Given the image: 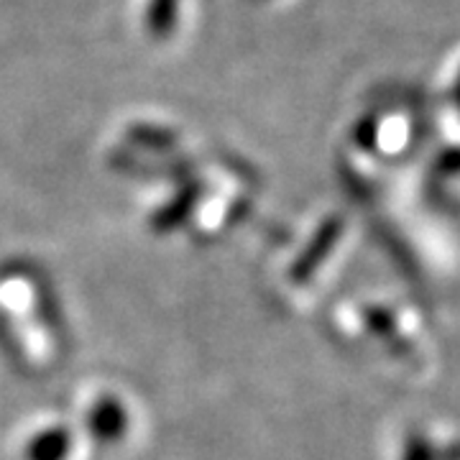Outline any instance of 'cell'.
Masks as SVG:
<instances>
[{
	"label": "cell",
	"mask_w": 460,
	"mask_h": 460,
	"mask_svg": "<svg viewBox=\"0 0 460 460\" xmlns=\"http://www.w3.org/2000/svg\"><path fill=\"white\" fill-rule=\"evenodd\" d=\"M90 445L72 414H49L26 425L18 440L21 460H84Z\"/></svg>",
	"instance_id": "obj_5"
},
{
	"label": "cell",
	"mask_w": 460,
	"mask_h": 460,
	"mask_svg": "<svg viewBox=\"0 0 460 460\" xmlns=\"http://www.w3.org/2000/svg\"><path fill=\"white\" fill-rule=\"evenodd\" d=\"M90 447H126L133 443L138 429V414L133 399L113 386H90L80 396V404L72 414Z\"/></svg>",
	"instance_id": "obj_4"
},
{
	"label": "cell",
	"mask_w": 460,
	"mask_h": 460,
	"mask_svg": "<svg viewBox=\"0 0 460 460\" xmlns=\"http://www.w3.org/2000/svg\"><path fill=\"white\" fill-rule=\"evenodd\" d=\"M348 223L341 213L325 215L317 228L307 235H289L284 253L277 256V289L284 296H310L323 289L330 279V271H338L350 246Z\"/></svg>",
	"instance_id": "obj_3"
},
{
	"label": "cell",
	"mask_w": 460,
	"mask_h": 460,
	"mask_svg": "<svg viewBox=\"0 0 460 460\" xmlns=\"http://www.w3.org/2000/svg\"><path fill=\"white\" fill-rule=\"evenodd\" d=\"M420 317V310L407 299L374 292L341 302L332 313V323L343 341L356 343L366 353L417 366L428 348V332Z\"/></svg>",
	"instance_id": "obj_2"
},
{
	"label": "cell",
	"mask_w": 460,
	"mask_h": 460,
	"mask_svg": "<svg viewBox=\"0 0 460 460\" xmlns=\"http://www.w3.org/2000/svg\"><path fill=\"white\" fill-rule=\"evenodd\" d=\"M399 460H456V440L443 435V429H411L402 443Z\"/></svg>",
	"instance_id": "obj_6"
},
{
	"label": "cell",
	"mask_w": 460,
	"mask_h": 460,
	"mask_svg": "<svg viewBox=\"0 0 460 460\" xmlns=\"http://www.w3.org/2000/svg\"><path fill=\"white\" fill-rule=\"evenodd\" d=\"M0 343L21 371L44 374L62 353V320L47 281L31 269L0 271Z\"/></svg>",
	"instance_id": "obj_1"
},
{
	"label": "cell",
	"mask_w": 460,
	"mask_h": 460,
	"mask_svg": "<svg viewBox=\"0 0 460 460\" xmlns=\"http://www.w3.org/2000/svg\"><path fill=\"white\" fill-rule=\"evenodd\" d=\"M180 0H148L146 29L154 39H166L177 29Z\"/></svg>",
	"instance_id": "obj_7"
}]
</instances>
